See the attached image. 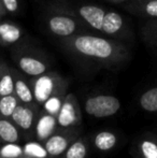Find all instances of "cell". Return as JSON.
I'll list each match as a JSON object with an SVG mask.
<instances>
[{"label":"cell","instance_id":"1","mask_svg":"<svg viewBox=\"0 0 157 158\" xmlns=\"http://www.w3.org/2000/svg\"><path fill=\"white\" fill-rule=\"evenodd\" d=\"M60 44L74 58L105 69L119 68L129 58V50L125 44L87 31L61 40Z\"/></svg>","mask_w":157,"mask_h":158},{"label":"cell","instance_id":"2","mask_svg":"<svg viewBox=\"0 0 157 158\" xmlns=\"http://www.w3.org/2000/svg\"><path fill=\"white\" fill-rule=\"evenodd\" d=\"M46 28L53 35L64 40L87 31V26L73 11H51L46 16Z\"/></svg>","mask_w":157,"mask_h":158},{"label":"cell","instance_id":"3","mask_svg":"<svg viewBox=\"0 0 157 158\" xmlns=\"http://www.w3.org/2000/svg\"><path fill=\"white\" fill-rule=\"evenodd\" d=\"M29 83L36 103L41 106L48 98L69 86V81L67 79L61 77L58 72L50 70L38 77H32Z\"/></svg>","mask_w":157,"mask_h":158},{"label":"cell","instance_id":"4","mask_svg":"<svg viewBox=\"0 0 157 158\" xmlns=\"http://www.w3.org/2000/svg\"><path fill=\"white\" fill-rule=\"evenodd\" d=\"M13 60L23 74L28 77H38L48 72L50 64L42 54L31 48H15L13 50Z\"/></svg>","mask_w":157,"mask_h":158},{"label":"cell","instance_id":"5","mask_svg":"<svg viewBox=\"0 0 157 158\" xmlns=\"http://www.w3.org/2000/svg\"><path fill=\"white\" fill-rule=\"evenodd\" d=\"M121 101L112 95H95L86 98L84 109L88 115L96 118H105L115 115L121 110Z\"/></svg>","mask_w":157,"mask_h":158},{"label":"cell","instance_id":"6","mask_svg":"<svg viewBox=\"0 0 157 158\" xmlns=\"http://www.w3.org/2000/svg\"><path fill=\"white\" fill-rule=\"evenodd\" d=\"M58 128H78L82 124V112L76 95L67 93L58 115L56 116Z\"/></svg>","mask_w":157,"mask_h":158},{"label":"cell","instance_id":"7","mask_svg":"<svg viewBox=\"0 0 157 158\" xmlns=\"http://www.w3.org/2000/svg\"><path fill=\"white\" fill-rule=\"evenodd\" d=\"M79 137L78 128H58L51 137L43 142L48 158H58L63 156L69 145Z\"/></svg>","mask_w":157,"mask_h":158},{"label":"cell","instance_id":"8","mask_svg":"<svg viewBox=\"0 0 157 158\" xmlns=\"http://www.w3.org/2000/svg\"><path fill=\"white\" fill-rule=\"evenodd\" d=\"M37 108L35 106H28L19 102V106L15 108L11 119L17 126V128L21 130L22 133H25L26 135L30 137L34 132L35 124L37 119Z\"/></svg>","mask_w":157,"mask_h":158},{"label":"cell","instance_id":"9","mask_svg":"<svg viewBox=\"0 0 157 158\" xmlns=\"http://www.w3.org/2000/svg\"><path fill=\"white\" fill-rule=\"evenodd\" d=\"M73 12L86 24L87 27L101 32L103 19L107 13L105 9L95 4H83L78 6Z\"/></svg>","mask_w":157,"mask_h":158},{"label":"cell","instance_id":"10","mask_svg":"<svg viewBox=\"0 0 157 158\" xmlns=\"http://www.w3.org/2000/svg\"><path fill=\"white\" fill-rule=\"evenodd\" d=\"M101 32L110 38H125L127 37L128 27L124 17L119 13L107 10Z\"/></svg>","mask_w":157,"mask_h":158},{"label":"cell","instance_id":"11","mask_svg":"<svg viewBox=\"0 0 157 158\" xmlns=\"http://www.w3.org/2000/svg\"><path fill=\"white\" fill-rule=\"evenodd\" d=\"M57 129H58V125H57L56 117L51 115L50 113L45 112L42 109L39 112L38 116H37L35 129H34V132L37 140L40 142H44Z\"/></svg>","mask_w":157,"mask_h":158},{"label":"cell","instance_id":"12","mask_svg":"<svg viewBox=\"0 0 157 158\" xmlns=\"http://www.w3.org/2000/svg\"><path fill=\"white\" fill-rule=\"evenodd\" d=\"M12 70L13 77H14V95L16 96L19 101L21 103L28 104V106H38L35 100L30 83L27 82L24 74L19 70H16V69H12Z\"/></svg>","mask_w":157,"mask_h":158},{"label":"cell","instance_id":"13","mask_svg":"<svg viewBox=\"0 0 157 158\" xmlns=\"http://www.w3.org/2000/svg\"><path fill=\"white\" fill-rule=\"evenodd\" d=\"M24 37L21 26L10 21H0V45L13 46L16 45Z\"/></svg>","mask_w":157,"mask_h":158},{"label":"cell","instance_id":"14","mask_svg":"<svg viewBox=\"0 0 157 158\" xmlns=\"http://www.w3.org/2000/svg\"><path fill=\"white\" fill-rule=\"evenodd\" d=\"M125 8L130 13L144 19H157V0H130Z\"/></svg>","mask_w":157,"mask_h":158},{"label":"cell","instance_id":"15","mask_svg":"<svg viewBox=\"0 0 157 158\" xmlns=\"http://www.w3.org/2000/svg\"><path fill=\"white\" fill-rule=\"evenodd\" d=\"M21 135L12 119L0 116V143H17L21 141Z\"/></svg>","mask_w":157,"mask_h":158},{"label":"cell","instance_id":"16","mask_svg":"<svg viewBox=\"0 0 157 158\" xmlns=\"http://www.w3.org/2000/svg\"><path fill=\"white\" fill-rule=\"evenodd\" d=\"M93 144L100 152H109L118 144V137L114 132L102 130L97 132L93 138Z\"/></svg>","mask_w":157,"mask_h":158},{"label":"cell","instance_id":"17","mask_svg":"<svg viewBox=\"0 0 157 158\" xmlns=\"http://www.w3.org/2000/svg\"><path fill=\"white\" fill-rule=\"evenodd\" d=\"M137 148L139 158H157V137L147 135L141 138Z\"/></svg>","mask_w":157,"mask_h":158},{"label":"cell","instance_id":"18","mask_svg":"<svg viewBox=\"0 0 157 158\" xmlns=\"http://www.w3.org/2000/svg\"><path fill=\"white\" fill-rule=\"evenodd\" d=\"M68 88H64V89L59 90V92L55 93L54 95H52L50 98L45 100L43 104H42V108L45 112L50 113L51 115L56 117L58 115L60 108L63 106V102L65 100V97L67 95Z\"/></svg>","mask_w":157,"mask_h":158},{"label":"cell","instance_id":"19","mask_svg":"<svg viewBox=\"0 0 157 158\" xmlns=\"http://www.w3.org/2000/svg\"><path fill=\"white\" fill-rule=\"evenodd\" d=\"M88 154V143L85 138H76L69 145L63 158H86Z\"/></svg>","mask_w":157,"mask_h":158},{"label":"cell","instance_id":"20","mask_svg":"<svg viewBox=\"0 0 157 158\" xmlns=\"http://www.w3.org/2000/svg\"><path fill=\"white\" fill-rule=\"evenodd\" d=\"M8 95H14V77L12 68L4 64L0 77V97Z\"/></svg>","mask_w":157,"mask_h":158},{"label":"cell","instance_id":"21","mask_svg":"<svg viewBox=\"0 0 157 158\" xmlns=\"http://www.w3.org/2000/svg\"><path fill=\"white\" fill-rule=\"evenodd\" d=\"M139 106L147 112H157V87L145 90L139 98Z\"/></svg>","mask_w":157,"mask_h":158},{"label":"cell","instance_id":"22","mask_svg":"<svg viewBox=\"0 0 157 158\" xmlns=\"http://www.w3.org/2000/svg\"><path fill=\"white\" fill-rule=\"evenodd\" d=\"M24 155L32 158H48V154L45 150L43 142L28 141L23 145Z\"/></svg>","mask_w":157,"mask_h":158},{"label":"cell","instance_id":"23","mask_svg":"<svg viewBox=\"0 0 157 158\" xmlns=\"http://www.w3.org/2000/svg\"><path fill=\"white\" fill-rule=\"evenodd\" d=\"M19 101L15 95H8L0 97V116L11 118L15 108L19 106Z\"/></svg>","mask_w":157,"mask_h":158},{"label":"cell","instance_id":"24","mask_svg":"<svg viewBox=\"0 0 157 158\" xmlns=\"http://www.w3.org/2000/svg\"><path fill=\"white\" fill-rule=\"evenodd\" d=\"M142 37L149 45L157 46V19H149L142 28Z\"/></svg>","mask_w":157,"mask_h":158},{"label":"cell","instance_id":"25","mask_svg":"<svg viewBox=\"0 0 157 158\" xmlns=\"http://www.w3.org/2000/svg\"><path fill=\"white\" fill-rule=\"evenodd\" d=\"M24 155L23 145L17 143H3L0 146V158H19Z\"/></svg>","mask_w":157,"mask_h":158},{"label":"cell","instance_id":"26","mask_svg":"<svg viewBox=\"0 0 157 158\" xmlns=\"http://www.w3.org/2000/svg\"><path fill=\"white\" fill-rule=\"evenodd\" d=\"M3 6L6 13L10 14H16L19 10V0H0Z\"/></svg>","mask_w":157,"mask_h":158},{"label":"cell","instance_id":"27","mask_svg":"<svg viewBox=\"0 0 157 158\" xmlns=\"http://www.w3.org/2000/svg\"><path fill=\"white\" fill-rule=\"evenodd\" d=\"M6 14V10H4V8H3V6H2V3H1V1H0V16H4V15Z\"/></svg>","mask_w":157,"mask_h":158},{"label":"cell","instance_id":"28","mask_svg":"<svg viewBox=\"0 0 157 158\" xmlns=\"http://www.w3.org/2000/svg\"><path fill=\"white\" fill-rule=\"evenodd\" d=\"M108 1L112 2V3H115V4H119V3H124V2H126L127 0H108Z\"/></svg>","mask_w":157,"mask_h":158},{"label":"cell","instance_id":"29","mask_svg":"<svg viewBox=\"0 0 157 158\" xmlns=\"http://www.w3.org/2000/svg\"><path fill=\"white\" fill-rule=\"evenodd\" d=\"M3 67H4V63H2V61H0V77H1L2 70H3Z\"/></svg>","mask_w":157,"mask_h":158},{"label":"cell","instance_id":"30","mask_svg":"<svg viewBox=\"0 0 157 158\" xmlns=\"http://www.w3.org/2000/svg\"><path fill=\"white\" fill-rule=\"evenodd\" d=\"M19 158H32V157H29V156H26V155H23V156L19 157Z\"/></svg>","mask_w":157,"mask_h":158},{"label":"cell","instance_id":"31","mask_svg":"<svg viewBox=\"0 0 157 158\" xmlns=\"http://www.w3.org/2000/svg\"><path fill=\"white\" fill-rule=\"evenodd\" d=\"M0 21H1V16H0Z\"/></svg>","mask_w":157,"mask_h":158}]
</instances>
